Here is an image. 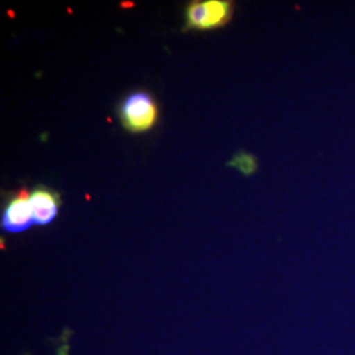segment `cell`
<instances>
[{
	"label": "cell",
	"instance_id": "obj_1",
	"mask_svg": "<svg viewBox=\"0 0 355 355\" xmlns=\"http://www.w3.org/2000/svg\"><path fill=\"white\" fill-rule=\"evenodd\" d=\"M121 124L132 133L150 130L158 120V105L152 95L145 91L129 94L120 104Z\"/></svg>",
	"mask_w": 355,
	"mask_h": 355
},
{
	"label": "cell",
	"instance_id": "obj_2",
	"mask_svg": "<svg viewBox=\"0 0 355 355\" xmlns=\"http://www.w3.org/2000/svg\"><path fill=\"white\" fill-rule=\"evenodd\" d=\"M233 15V3L227 0L192 1L186 8V26L189 29L208 31L228 24Z\"/></svg>",
	"mask_w": 355,
	"mask_h": 355
},
{
	"label": "cell",
	"instance_id": "obj_3",
	"mask_svg": "<svg viewBox=\"0 0 355 355\" xmlns=\"http://www.w3.org/2000/svg\"><path fill=\"white\" fill-rule=\"evenodd\" d=\"M29 193L28 191L21 190L8 203L4 209L1 227L11 233L24 232L33 224V216L29 205Z\"/></svg>",
	"mask_w": 355,
	"mask_h": 355
},
{
	"label": "cell",
	"instance_id": "obj_4",
	"mask_svg": "<svg viewBox=\"0 0 355 355\" xmlns=\"http://www.w3.org/2000/svg\"><path fill=\"white\" fill-rule=\"evenodd\" d=\"M29 205L33 223L37 225H46L51 224L57 216L60 208V196L48 189H37L31 193Z\"/></svg>",
	"mask_w": 355,
	"mask_h": 355
}]
</instances>
